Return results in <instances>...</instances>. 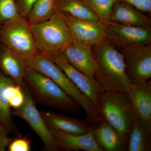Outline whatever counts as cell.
<instances>
[{
    "instance_id": "23",
    "label": "cell",
    "mask_w": 151,
    "mask_h": 151,
    "mask_svg": "<svg viewBox=\"0 0 151 151\" xmlns=\"http://www.w3.org/2000/svg\"><path fill=\"white\" fill-rule=\"evenodd\" d=\"M94 13L103 23L110 20L112 9L119 0H80Z\"/></svg>"
},
{
    "instance_id": "1",
    "label": "cell",
    "mask_w": 151,
    "mask_h": 151,
    "mask_svg": "<svg viewBox=\"0 0 151 151\" xmlns=\"http://www.w3.org/2000/svg\"><path fill=\"white\" fill-rule=\"evenodd\" d=\"M98 65L94 77L105 91L129 94L133 84L126 73L122 53L105 40L92 47Z\"/></svg>"
},
{
    "instance_id": "29",
    "label": "cell",
    "mask_w": 151,
    "mask_h": 151,
    "mask_svg": "<svg viewBox=\"0 0 151 151\" xmlns=\"http://www.w3.org/2000/svg\"><path fill=\"white\" fill-rule=\"evenodd\" d=\"M8 131L0 120V151H5L12 139L9 137Z\"/></svg>"
},
{
    "instance_id": "21",
    "label": "cell",
    "mask_w": 151,
    "mask_h": 151,
    "mask_svg": "<svg viewBox=\"0 0 151 151\" xmlns=\"http://www.w3.org/2000/svg\"><path fill=\"white\" fill-rule=\"evenodd\" d=\"M57 9L78 19L100 21L97 15L80 0H57Z\"/></svg>"
},
{
    "instance_id": "9",
    "label": "cell",
    "mask_w": 151,
    "mask_h": 151,
    "mask_svg": "<svg viewBox=\"0 0 151 151\" xmlns=\"http://www.w3.org/2000/svg\"><path fill=\"white\" fill-rule=\"evenodd\" d=\"M107 40L119 49L151 44V27L125 25L109 20L103 23Z\"/></svg>"
},
{
    "instance_id": "20",
    "label": "cell",
    "mask_w": 151,
    "mask_h": 151,
    "mask_svg": "<svg viewBox=\"0 0 151 151\" xmlns=\"http://www.w3.org/2000/svg\"><path fill=\"white\" fill-rule=\"evenodd\" d=\"M151 150V126L136 120L129 137L128 151Z\"/></svg>"
},
{
    "instance_id": "14",
    "label": "cell",
    "mask_w": 151,
    "mask_h": 151,
    "mask_svg": "<svg viewBox=\"0 0 151 151\" xmlns=\"http://www.w3.org/2000/svg\"><path fill=\"white\" fill-rule=\"evenodd\" d=\"M40 113L50 130L74 135L85 134L91 130V124L86 119L67 117L52 111H42Z\"/></svg>"
},
{
    "instance_id": "3",
    "label": "cell",
    "mask_w": 151,
    "mask_h": 151,
    "mask_svg": "<svg viewBox=\"0 0 151 151\" xmlns=\"http://www.w3.org/2000/svg\"><path fill=\"white\" fill-rule=\"evenodd\" d=\"M25 63L27 67L32 68L51 79L78 103L84 109L86 119L90 124L100 117L94 103L80 91L58 65L47 57L38 53L25 60Z\"/></svg>"
},
{
    "instance_id": "18",
    "label": "cell",
    "mask_w": 151,
    "mask_h": 151,
    "mask_svg": "<svg viewBox=\"0 0 151 151\" xmlns=\"http://www.w3.org/2000/svg\"><path fill=\"white\" fill-rule=\"evenodd\" d=\"M50 131L63 150L103 151L97 145L91 131L81 135L69 134L55 130Z\"/></svg>"
},
{
    "instance_id": "15",
    "label": "cell",
    "mask_w": 151,
    "mask_h": 151,
    "mask_svg": "<svg viewBox=\"0 0 151 151\" xmlns=\"http://www.w3.org/2000/svg\"><path fill=\"white\" fill-rule=\"evenodd\" d=\"M137 119L151 126V81L134 84L128 94Z\"/></svg>"
},
{
    "instance_id": "25",
    "label": "cell",
    "mask_w": 151,
    "mask_h": 151,
    "mask_svg": "<svg viewBox=\"0 0 151 151\" xmlns=\"http://www.w3.org/2000/svg\"><path fill=\"white\" fill-rule=\"evenodd\" d=\"M7 92L11 108L15 109L21 107L24 100L22 88L14 83L9 86Z\"/></svg>"
},
{
    "instance_id": "28",
    "label": "cell",
    "mask_w": 151,
    "mask_h": 151,
    "mask_svg": "<svg viewBox=\"0 0 151 151\" xmlns=\"http://www.w3.org/2000/svg\"><path fill=\"white\" fill-rule=\"evenodd\" d=\"M134 7L145 13L151 14V0H119Z\"/></svg>"
},
{
    "instance_id": "12",
    "label": "cell",
    "mask_w": 151,
    "mask_h": 151,
    "mask_svg": "<svg viewBox=\"0 0 151 151\" xmlns=\"http://www.w3.org/2000/svg\"><path fill=\"white\" fill-rule=\"evenodd\" d=\"M62 14L73 40L92 46L107 39L102 22L82 20Z\"/></svg>"
},
{
    "instance_id": "24",
    "label": "cell",
    "mask_w": 151,
    "mask_h": 151,
    "mask_svg": "<svg viewBox=\"0 0 151 151\" xmlns=\"http://www.w3.org/2000/svg\"><path fill=\"white\" fill-rule=\"evenodd\" d=\"M20 16L15 0H0V25Z\"/></svg>"
},
{
    "instance_id": "8",
    "label": "cell",
    "mask_w": 151,
    "mask_h": 151,
    "mask_svg": "<svg viewBox=\"0 0 151 151\" xmlns=\"http://www.w3.org/2000/svg\"><path fill=\"white\" fill-rule=\"evenodd\" d=\"M120 51L124 57L126 73L132 84L143 83L151 77V44L126 47Z\"/></svg>"
},
{
    "instance_id": "5",
    "label": "cell",
    "mask_w": 151,
    "mask_h": 151,
    "mask_svg": "<svg viewBox=\"0 0 151 151\" xmlns=\"http://www.w3.org/2000/svg\"><path fill=\"white\" fill-rule=\"evenodd\" d=\"M97 109L105 122L129 137L137 118L128 94L105 91L99 97Z\"/></svg>"
},
{
    "instance_id": "16",
    "label": "cell",
    "mask_w": 151,
    "mask_h": 151,
    "mask_svg": "<svg viewBox=\"0 0 151 151\" xmlns=\"http://www.w3.org/2000/svg\"><path fill=\"white\" fill-rule=\"evenodd\" d=\"M110 20L130 26H151L150 17L129 4L120 1L113 6Z\"/></svg>"
},
{
    "instance_id": "26",
    "label": "cell",
    "mask_w": 151,
    "mask_h": 151,
    "mask_svg": "<svg viewBox=\"0 0 151 151\" xmlns=\"http://www.w3.org/2000/svg\"><path fill=\"white\" fill-rule=\"evenodd\" d=\"M31 142L27 138L18 137L13 140L8 146L9 151H30Z\"/></svg>"
},
{
    "instance_id": "7",
    "label": "cell",
    "mask_w": 151,
    "mask_h": 151,
    "mask_svg": "<svg viewBox=\"0 0 151 151\" xmlns=\"http://www.w3.org/2000/svg\"><path fill=\"white\" fill-rule=\"evenodd\" d=\"M22 90L24 96V102L21 107L11 110L12 116L22 119L29 125L42 141L45 149L47 151L63 150L53 137L50 130L47 127L25 83L22 86Z\"/></svg>"
},
{
    "instance_id": "27",
    "label": "cell",
    "mask_w": 151,
    "mask_h": 151,
    "mask_svg": "<svg viewBox=\"0 0 151 151\" xmlns=\"http://www.w3.org/2000/svg\"><path fill=\"white\" fill-rule=\"evenodd\" d=\"M21 16L26 18L37 0H15Z\"/></svg>"
},
{
    "instance_id": "11",
    "label": "cell",
    "mask_w": 151,
    "mask_h": 151,
    "mask_svg": "<svg viewBox=\"0 0 151 151\" xmlns=\"http://www.w3.org/2000/svg\"><path fill=\"white\" fill-rule=\"evenodd\" d=\"M90 131L103 151H127L129 136L118 132L100 116L91 124Z\"/></svg>"
},
{
    "instance_id": "19",
    "label": "cell",
    "mask_w": 151,
    "mask_h": 151,
    "mask_svg": "<svg viewBox=\"0 0 151 151\" xmlns=\"http://www.w3.org/2000/svg\"><path fill=\"white\" fill-rule=\"evenodd\" d=\"M14 83L12 78L0 70V120L9 134L18 135L17 128L12 119L7 92L9 86Z\"/></svg>"
},
{
    "instance_id": "4",
    "label": "cell",
    "mask_w": 151,
    "mask_h": 151,
    "mask_svg": "<svg viewBox=\"0 0 151 151\" xmlns=\"http://www.w3.org/2000/svg\"><path fill=\"white\" fill-rule=\"evenodd\" d=\"M30 25L37 48L42 54L61 52L74 41L59 11L46 20Z\"/></svg>"
},
{
    "instance_id": "17",
    "label": "cell",
    "mask_w": 151,
    "mask_h": 151,
    "mask_svg": "<svg viewBox=\"0 0 151 151\" xmlns=\"http://www.w3.org/2000/svg\"><path fill=\"white\" fill-rule=\"evenodd\" d=\"M25 60L3 45H0V69L22 88L26 70Z\"/></svg>"
},
{
    "instance_id": "10",
    "label": "cell",
    "mask_w": 151,
    "mask_h": 151,
    "mask_svg": "<svg viewBox=\"0 0 151 151\" xmlns=\"http://www.w3.org/2000/svg\"><path fill=\"white\" fill-rule=\"evenodd\" d=\"M42 54L58 65L80 91L94 103L97 108L99 97L105 91L94 76L82 73L73 67L68 62L61 52Z\"/></svg>"
},
{
    "instance_id": "13",
    "label": "cell",
    "mask_w": 151,
    "mask_h": 151,
    "mask_svg": "<svg viewBox=\"0 0 151 151\" xmlns=\"http://www.w3.org/2000/svg\"><path fill=\"white\" fill-rule=\"evenodd\" d=\"M92 46L74 40L62 52L68 62L82 73L94 76L98 65L92 51Z\"/></svg>"
},
{
    "instance_id": "2",
    "label": "cell",
    "mask_w": 151,
    "mask_h": 151,
    "mask_svg": "<svg viewBox=\"0 0 151 151\" xmlns=\"http://www.w3.org/2000/svg\"><path fill=\"white\" fill-rule=\"evenodd\" d=\"M24 82L35 103L67 113H76L81 107L51 79L27 67Z\"/></svg>"
},
{
    "instance_id": "6",
    "label": "cell",
    "mask_w": 151,
    "mask_h": 151,
    "mask_svg": "<svg viewBox=\"0 0 151 151\" xmlns=\"http://www.w3.org/2000/svg\"><path fill=\"white\" fill-rule=\"evenodd\" d=\"M0 42L24 60L38 53L30 24L21 16L0 25Z\"/></svg>"
},
{
    "instance_id": "22",
    "label": "cell",
    "mask_w": 151,
    "mask_h": 151,
    "mask_svg": "<svg viewBox=\"0 0 151 151\" xmlns=\"http://www.w3.org/2000/svg\"><path fill=\"white\" fill-rule=\"evenodd\" d=\"M57 9V0H37L28 16L30 24L46 20Z\"/></svg>"
}]
</instances>
